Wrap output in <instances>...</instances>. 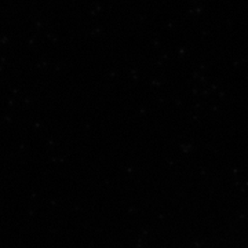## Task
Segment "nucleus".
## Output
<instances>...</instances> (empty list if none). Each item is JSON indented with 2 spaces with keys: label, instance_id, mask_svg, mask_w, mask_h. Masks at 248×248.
Returning a JSON list of instances; mask_svg holds the SVG:
<instances>
[]
</instances>
